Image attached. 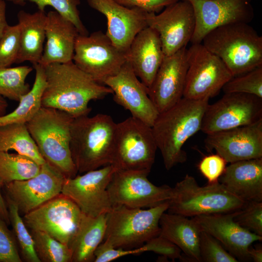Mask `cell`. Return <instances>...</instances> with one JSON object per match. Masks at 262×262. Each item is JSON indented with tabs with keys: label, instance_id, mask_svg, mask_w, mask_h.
Segmentation results:
<instances>
[{
	"label": "cell",
	"instance_id": "cell-1",
	"mask_svg": "<svg viewBox=\"0 0 262 262\" xmlns=\"http://www.w3.org/2000/svg\"><path fill=\"white\" fill-rule=\"evenodd\" d=\"M44 67L46 84L42 106L63 111L76 118L88 115L90 101L113 94L110 87L95 81L73 61L53 63Z\"/></svg>",
	"mask_w": 262,
	"mask_h": 262
},
{
	"label": "cell",
	"instance_id": "cell-2",
	"mask_svg": "<svg viewBox=\"0 0 262 262\" xmlns=\"http://www.w3.org/2000/svg\"><path fill=\"white\" fill-rule=\"evenodd\" d=\"M209 100L182 97L174 105L159 114L151 128L167 170L186 161L187 153L183 147L201 130Z\"/></svg>",
	"mask_w": 262,
	"mask_h": 262
},
{
	"label": "cell",
	"instance_id": "cell-3",
	"mask_svg": "<svg viewBox=\"0 0 262 262\" xmlns=\"http://www.w3.org/2000/svg\"><path fill=\"white\" fill-rule=\"evenodd\" d=\"M116 125L112 117L106 114L74 118L70 148L78 172L82 174L111 165Z\"/></svg>",
	"mask_w": 262,
	"mask_h": 262
},
{
	"label": "cell",
	"instance_id": "cell-4",
	"mask_svg": "<svg viewBox=\"0 0 262 262\" xmlns=\"http://www.w3.org/2000/svg\"><path fill=\"white\" fill-rule=\"evenodd\" d=\"M202 42L223 62L233 77L262 66V37L248 23L217 27L208 33Z\"/></svg>",
	"mask_w": 262,
	"mask_h": 262
},
{
	"label": "cell",
	"instance_id": "cell-5",
	"mask_svg": "<svg viewBox=\"0 0 262 262\" xmlns=\"http://www.w3.org/2000/svg\"><path fill=\"white\" fill-rule=\"evenodd\" d=\"M73 119L74 117L63 111L42 106L26 123L44 159L66 178H73L78 173L70 148Z\"/></svg>",
	"mask_w": 262,
	"mask_h": 262
},
{
	"label": "cell",
	"instance_id": "cell-6",
	"mask_svg": "<svg viewBox=\"0 0 262 262\" xmlns=\"http://www.w3.org/2000/svg\"><path fill=\"white\" fill-rule=\"evenodd\" d=\"M168 207L169 201L147 209L113 206L106 213V229L102 242L114 248L124 249L143 245L160 235V219Z\"/></svg>",
	"mask_w": 262,
	"mask_h": 262
},
{
	"label": "cell",
	"instance_id": "cell-7",
	"mask_svg": "<svg viewBox=\"0 0 262 262\" xmlns=\"http://www.w3.org/2000/svg\"><path fill=\"white\" fill-rule=\"evenodd\" d=\"M168 213L193 217L225 213L242 209L245 201L231 193L219 182L200 186L193 176L186 174L173 187Z\"/></svg>",
	"mask_w": 262,
	"mask_h": 262
},
{
	"label": "cell",
	"instance_id": "cell-8",
	"mask_svg": "<svg viewBox=\"0 0 262 262\" xmlns=\"http://www.w3.org/2000/svg\"><path fill=\"white\" fill-rule=\"evenodd\" d=\"M157 148L151 127L131 116L116 123L111 165L115 171L149 173Z\"/></svg>",
	"mask_w": 262,
	"mask_h": 262
},
{
	"label": "cell",
	"instance_id": "cell-9",
	"mask_svg": "<svg viewBox=\"0 0 262 262\" xmlns=\"http://www.w3.org/2000/svg\"><path fill=\"white\" fill-rule=\"evenodd\" d=\"M187 61L183 98L210 99L233 77L223 62L201 43L192 44L187 49Z\"/></svg>",
	"mask_w": 262,
	"mask_h": 262
},
{
	"label": "cell",
	"instance_id": "cell-10",
	"mask_svg": "<svg viewBox=\"0 0 262 262\" xmlns=\"http://www.w3.org/2000/svg\"><path fill=\"white\" fill-rule=\"evenodd\" d=\"M127 61V53L101 31L77 37L73 62L99 83L104 84L106 79L116 75Z\"/></svg>",
	"mask_w": 262,
	"mask_h": 262
},
{
	"label": "cell",
	"instance_id": "cell-11",
	"mask_svg": "<svg viewBox=\"0 0 262 262\" xmlns=\"http://www.w3.org/2000/svg\"><path fill=\"white\" fill-rule=\"evenodd\" d=\"M84 214L71 199L61 193L22 218L29 230L45 232L69 246Z\"/></svg>",
	"mask_w": 262,
	"mask_h": 262
},
{
	"label": "cell",
	"instance_id": "cell-12",
	"mask_svg": "<svg viewBox=\"0 0 262 262\" xmlns=\"http://www.w3.org/2000/svg\"><path fill=\"white\" fill-rule=\"evenodd\" d=\"M144 171H115L107 192L113 206L122 205L131 208H149L170 200L173 187L156 186Z\"/></svg>",
	"mask_w": 262,
	"mask_h": 262
},
{
	"label": "cell",
	"instance_id": "cell-13",
	"mask_svg": "<svg viewBox=\"0 0 262 262\" xmlns=\"http://www.w3.org/2000/svg\"><path fill=\"white\" fill-rule=\"evenodd\" d=\"M261 119L262 98L245 93H225L215 103L208 104L200 131L207 135L250 125Z\"/></svg>",
	"mask_w": 262,
	"mask_h": 262
},
{
	"label": "cell",
	"instance_id": "cell-14",
	"mask_svg": "<svg viewBox=\"0 0 262 262\" xmlns=\"http://www.w3.org/2000/svg\"><path fill=\"white\" fill-rule=\"evenodd\" d=\"M115 171L112 165L66 178L61 194L71 199L86 215L96 217L112 208L107 186Z\"/></svg>",
	"mask_w": 262,
	"mask_h": 262
},
{
	"label": "cell",
	"instance_id": "cell-15",
	"mask_svg": "<svg viewBox=\"0 0 262 262\" xmlns=\"http://www.w3.org/2000/svg\"><path fill=\"white\" fill-rule=\"evenodd\" d=\"M66 178L46 161L35 176L11 182L2 188L5 197L16 205L20 214H25L60 194Z\"/></svg>",
	"mask_w": 262,
	"mask_h": 262
},
{
	"label": "cell",
	"instance_id": "cell-16",
	"mask_svg": "<svg viewBox=\"0 0 262 262\" xmlns=\"http://www.w3.org/2000/svg\"><path fill=\"white\" fill-rule=\"evenodd\" d=\"M192 6L195 28L190 42L201 43L213 30L229 24L249 23L253 19L251 0H183Z\"/></svg>",
	"mask_w": 262,
	"mask_h": 262
},
{
	"label": "cell",
	"instance_id": "cell-17",
	"mask_svg": "<svg viewBox=\"0 0 262 262\" xmlns=\"http://www.w3.org/2000/svg\"><path fill=\"white\" fill-rule=\"evenodd\" d=\"M147 27L158 33L164 56L176 53L190 42L195 28L191 4L180 0L165 7L161 13H148Z\"/></svg>",
	"mask_w": 262,
	"mask_h": 262
},
{
	"label": "cell",
	"instance_id": "cell-18",
	"mask_svg": "<svg viewBox=\"0 0 262 262\" xmlns=\"http://www.w3.org/2000/svg\"><path fill=\"white\" fill-rule=\"evenodd\" d=\"M205 145L208 151L214 150L227 163L262 158V119L207 134Z\"/></svg>",
	"mask_w": 262,
	"mask_h": 262
},
{
	"label": "cell",
	"instance_id": "cell-19",
	"mask_svg": "<svg viewBox=\"0 0 262 262\" xmlns=\"http://www.w3.org/2000/svg\"><path fill=\"white\" fill-rule=\"evenodd\" d=\"M104 84L112 90L114 101L128 110L131 116L152 126L159 113L148 95L147 88L139 80L128 61Z\"/></svg>",
	"mask_w": 262,
	"mask_h": 262
},
{
	"label": "cell",
	"instance_id": "cell-20",
	"mask_svg": "<svg viewBox=\"0 0 262 262\" xmlns=\"http://www.w3.org/2000/svg\"><path fill=\"white\" fill-rule=\"evenodd\" d=\"M187 48L164 56L150 85L148 95L159 113L177 103L182 97L188 68Z\"/></svg>",
	"mask_w": 262,
	"mask_h": 262
},
{
	"label": "cell",
	"instance_id": "cell-21",
	"mask_svg": "<svg viewBox=\"0 0 262 262\" xmlns=\"http://www.w3.org/2000/svg\"><path fill=\"white\" fill-rule=\"evenodd\" d=\"M88 5L105 16L106 34L114 45L127 52L135 36L147 27L148 13L137 8L124 6L114 0H87Z\"/></svg>",
	"mask_w": 262,
	"mask_h": 262
},
{
	"label": "cell",
	"instance_id": "cell-22",
	"mask_svg": "<svg viewBox=\"0 0 262 262\" xmlns=\"http://www.w3.org/2000/svg\"><path fill=\"white\" fill-rule=\"evenodd\" d=\"M236 212L191 218L197 223L201 230L216 239L238 261H250L248 249L253 243L262 241V236L239 225L234 219Z\"/></svg>",
	"mask_w": 262,
	"mask_h": 262
},
{
	"label": "cell",
	"instance_id": "cell-23",
	"mask_svg": "<svg viewBox=\"0 0 262 262\" xmlns=\"http://www.w3.org/2000/svg\"><path fill=\"white\" fill-rule=\"evenodd\" d=\"M164 56L159 35L149 27L135 36L127 52V61L147 88L152 83Z\"/></svg>",
	"mask_w": 262,
	"mask_h": 262
},
{
	"label": "cell",
	"instance_id": "cell-24",
	"mask_svg": "<svg viewBox=\"0 0 262 262\" xmlns=\"http://www.w3.org/2000/svg\"><path fill=\"white\" fill-rule=\"evenodd\" d=\"M45 31L46 42L38 64L45 66L73 61L79 34L73 23L56 11H50L46 14Z\"/></svg>",
	"mask_w": 262,
	"mask_h": 262
},
{
	"label": "cell",
	"instance_id": "cell-25",
	"mask_svg": "<svg viewBox=\"0 0 262 262\" xmlns=\"http://www.w3.org/2000/svg\"><path fill=\"white\" fill-rule=\"evenodd\" d=\"M219 182L245 202L262 201V158L230 163Z\"/></svg>",
	"mask_w": 262,
	"mask_h": 262
},
{
	"label": "cell",
	"instance_id": "cell-26",
	"mask_svg": "<svg viewBox=\"0 0 262 262\" xmlns=\"http://www.w3.org/2000/svg\"><path fill=\"white\" fill-rule=\"evenodd\" d=\"M159 225L160 235L176 245L183 253L181 260L201 262L199 253V235L201 229L191 218L170 213H164Z\"/></svg>",
	"mask_w": 262,
	"mask_h": 262
},
{
	"label": "cell",
	"instance_id": "cell-27",
	"mask_svg": "<svg viewBox=\"0 0 262 262\" xmlns=\"http://www.w3.org/2000/svg\"><path fill=\"white\" fill-rule=\"evenodd\" d=\"M20 27V48L16 64L26 61L38 64L46 39V14L38 10L33 13L20 10L17 15Z\"/></svg>",
	"mask_w": 262,
	"mask_h": 262
},
{
	"label": "cell",
	"instance_id": "cell-28",
	"mask_svg": "<svg viewBox=\"0 0 262 262\" xmlns=\"http://www.w3.org/2000/svg\"><path fill=\"white\" fill-rule=\"evenodd\" d=\"M106 214L96 217L84 214L69 247L72 262H94L95 252L103 242L106 229Z\"/></svg>",
	"mask_w": 262,
	"mask_h": 262
},
{
	"label": "cell",
	"instance_id": "cell-29",
	"mask_svg": "<svg viewBox=\"0 0 262 262\" xmlns=\"http://www.w3.org/2000/svg\"><path fill=\"white\" fill-rule=\"evenodd\" d=\"M35 70L32 88L22 96L17 107L12 112L0 116V126L12 123H27L42 107V97L46 81L44 67L39 64L33 65Z\"/></svg>",
	"mask_w": 262,
	"mask_h": 262
},
{
	"label": "cell",
	"instance_id": "cell-30",
	"mask_svg": "<svg viewBox=\"0 0 262 262\" xmlns=\"http://www.w3.org/2000/svg\"><path fill=\"white\" fill-rule=\"evenodd\" d=\"M11 150L29 157L40 165L46 162L26 124L12 123L0 126V151Z\"/></svg>",
	"mask_w": 262,
	"mask_h": 262
},
{
	"label": "cell",
	"instance_id": "cell-31",
	"mask_svg": "<svg viewBox=\"0 0 262 262\" xmlns=\"http://www.w3.org/2000/svg\"><path fill=\"white\" fill-rule=\"evenodd\" d=\"M41 165L19 153L0 151V186L14 181L29 179L36 175Z\"/></svg>",
	"mask_w": 262,
	"mask_h": 262
},
{
	"label": "cell",
	"instance_id": "cell-32",
	"mask_svg": "<svg viewBox=\"0 0 262 262\" xmlns=\"http://www.w3.org/2000/svg\"><path fill=\"white\" fill-rule=\"evenodd\" d=\"M33 68L28 66L0 67V96L19 101L31 89L26 79Z\"/></svg>",
	"mask_w": 262,
	"mask_h": 262
},
{
	"label": "cell",
	"instance_id": "cell-33",
	"mask_svg": "<svg viewBox=\"0 0 262 262\" xmlns=\"http://www.w3.org/2000/svg\"><path fill=\"white\" fill-rule=\"evenodd\" d=\"M29 231L40 262H72V252L68 245L45 232L37 230Z\"/></svg>",
	"mask_w": 262,
	"mask_h": 262
},
{
	"label": "cell",
	"instance_id": "cell-34",
	"mask_svg": "<svg viewBox=\"0 0 262 262\" xmlns=\"http://www.w3.org/2000/svg\"><path fill=\"white\" fill-rule=\"evenodd\" d=\"M6 203L10 223L16 238L22 260L27 262H40L34 249L31 233L26 226L16 205L9 199Z\"/></svg>",
	"mask_w": 262,
	"mask_h": 262
},
{
	"label": "cell",
	"instance_id": "cell-35",
	"mask_svg": "<svg viewBox=\"0 0 262 262\" xmlns=\"http://www.w3.org/2000/svg\"><path fill=\"white\" fill-rule=\"evenodd\" d=\"M26 1L35 3L38 10L42 11H45L47 6L53 7L55 11L73 23L79 34L88 35L78 8L81 3L80 0H16L15 4L23 6Z\"/></svg>",
	"mask_w": 262,
	"mask_h": 262
},
{
	"label": "cell",
	"instance_id": "cell-36",
	"mask_svg": "<svg viewBox=\"0 0 262 262\" xmlns=\"http://www.w3.org/2000/svg\"><path fill=\"white\" fill-rule=\"evenodd\" d=\"M222 89L224 93H245L262 98V66L233 77Z\"/></svg>",
	"mask_w": 262,
	"mask_h": 262
},
{
	"label": "cell",
	"instance_id": "cell-37",
	"mask_svg": "<svg viewBox=\"0 0 262 262\" xmlns=\"http://www.w3.org/2000/svg\"><path fill=\"white\" fill-rule=\"evenodd\" d=\"M199 248L201 262H238L216 239L202 230L199 235Z\"/></svg>",
	"mask_w": 262,
	"mask_h": 262
},
{
	"label": "cell",
	"instance_id": "cell-38",
	"mask_svg": "<svg viewBox=\"0 0 262 262\" xmlns=\"http://www.w3.org/2000/svg\"><path fill=\"white\" fill-rule=\"evenodd\" d=\"M20 48V27L8 25L0 39V67L16 63Z\"/></svg>",
	"mask_w": 262,
	"mask_h": 262
},
{
	"label": "cell",
	"instance_id": "cell-39",
	"mask_svg": "<svg viewBox=\"0 0 262 262\" xmlns=\"http://www.w3.org/2000/svg\"><path fill=\"white\" fill-rule=\"evenodd\" d=\"M234 219L243 228L262 236V201L246 202L236 211Z\"/></svg>",
	"mask_w": 262,
	"mask_h": 262
},
{
	"label": "cell",
	"instance_id": "cell-40",
	"mask_svg": "<svg viewBox=\"0 0 262 262\" xmlns=\"http://www.w3.org/2000/svg\"><path fill=\"white\" fill-rule=\"evenodd\" d=\"M0 214V262H21L16 238Z\"/></svg>",
	"mask_w": 262,
	"mask_h": 262
},
{
	"label": "cell",
	"instance_id": "cell-41",
	"mask_svg": "<svg viewBox=\"0 0 262 262\" xmlns=\"http://www.w3.org/2000/svg\"><path fill=\"white\" fill-rule=\"evenodd\" d=\"M227 163L219 155L211 154L202 158L198 164V168L207 180L208 184H213L219 182L220 177L225 171Z\"/></svg>",
	"mask_w": 262,
	"mask_h": 262
},
{
	"label": "cell",
	"instance_id": "cell-42",
	"mask_svg": "<svg viewBox=\"0 0 262 262\" xmlns=\"http://www.w3.org/2000/svg\"><path fill=\"white\" fill-rule=\"evenodd\" d=\"M144 245L147 252H153L173 261L181 260V250L174 243L160 235L152 238Z\"/></svg>",
	"mask_w": 262,
	"mask_h": 262
},
{
	"label": "cell",
	"instance_id": "cell-43",
	"mask_svg": "<svg viewBox=\"0 0 262 262\" xmlns=\"http://www.w3.org/2000/svg\"><path fill=\"white\" fill-rule=\"evenodd\" d=\"M118 3L128 7L137 8L148 13L160 12L164 7L180 0H114Z\"/></svg>",
	"mask_w": 262,
	"mask_h": 262
},
{
	"label": "cell",
	"instance_id": "cell-44",
	"mask_svg": "<svg viewBox=\"0 0 262 262\" xmlns=\"http://www.w3.org/2000/svg\"><path fill=\"white\" fill-rule=\"evenodd\" d=\"M8 25L6 20V4L4 0H0V39Z\"/></svg>",
	"mask_w": 262,
	"mask_h": 262
},
{
	"label": "cell",
	"instance_id": "cell-45",
	"mask_svg": "<svg viewBox=\"0 0 262 262\" xmlns=\"http://www.w3.org/2000/svg\"><path fill=\"white\" fill-rule=\"evenodd\" d=\"M248 255L251 260L254 262H262V247L261 245L255 246L254 247H249Z\"/></svg>",
	"mask_w": 262,
	"mask_h": 262
},
{
	"label": "cell",
	"instance_id": "cell-46",
	"mask_svg": "<svg viewBox=\"0 0 262 262\" xmlns=\"http://www.w3.org/2000/svg\"><path fill=\"white\" fill-rule=\"evenodd\" d=\"M1 188L0 186V214L4 219L8 225H10L8 211L4 198L1 192Z\"/></svg>",
	"mask_w": 262,
	"mask_h": 262
},
{
	"label": "cell",
	"instance_id": "cell-47",
	"mask_svg": "<svg viewBox=\"0 0 262 262\" xmlns=\"http://www.w3.org/2000/svg\"><path fill=\"white\" fill-rule=\"evenodd\" d=\"M8 107V103L5 98L0 96V116L5 114Z\"/></svg>",
	"mask_w": 262,
	"mask_h": 262
},
{
	"label": "cell",
	"instance_id": "cell-48",
	"mask_svg": "<svg viewBox=\"0 0 262 262\" xmlns=\"http://www.w3.org/2000/svg\"><path fill=\"white\" fill-rule=\"evenodd\" d=\"M4 0L12 2L14 4H15L16 1V0Z\"/></svg>",
	"mask_w": 262,
	"mask_h": 262
}]
</instances>
